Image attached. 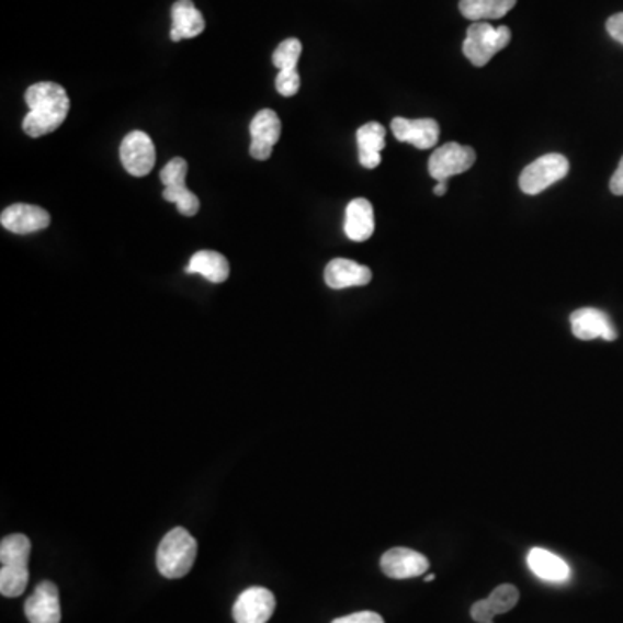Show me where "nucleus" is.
I'll use <instances>...</instances> for the list:
<instances>
[{"label": "nucleus", "mask_w": 623, "mask_h": 623, "mask_svg": "<svg viewBox=\"0 0 623 623\" xmlns=\"http://www.w3.org/2000/svg\"><path fill=\"white\" fill-rule=\"evenodd\" d=\"M29 113L23 118L26 136L37 139L58 131L70 111V98L59 83L38 82L25 92Z\"/></svg>", "instance_id": "obj_1"}, {"label": "nucleus", "mask_w": 623, "mask_h": 623, "mask_svg": "<svg viewBox=\"0 0 623 623\" xmlns=\"http://www.w3.org/2000/svg\"><path fill=\"white\" fill-rule=\"evenodd\" d=\"M196 554V539L188 530L177 526L158 545L156 566L165 578H182L193 568Z\"/></svg>", "instance_id": "obj_2"}, {"label": "nucleus", "mask_w": 623, "mask_h": 623, "mask_svg": "<svg viewBox=\"0 0 623 623\" xmlns=\"http://www.w3.org/2000/svg\"><path fill=\"white\" fill-rule=\"evenodd\" d=\"M511 42V30L508 26H497L494 29L490 23L485 21H476L467 29L466 38H464L463 53L472 65H487L490 59L500 50L506 49Z\"/></svg>", "instance_id": "obj_3"}, {"label": "nucleus", "mask_w": 623, "mask_h": 623, "mask_svg": "<svg viewBox=\"0 0 623 623\" xmlns=\"http://www.w3.org/2000/svg\"><path fill=\"white\" fill-rule=\"evenodd\" d=\"M570 172V163L559 152L544 155L532 161L520 175L521 191L530 196L541 194L545 189L562 181Z\"/></svg>", "instance_id": "obj_4"}, {"label": "nucleus", "mask_w": 623, "mask_h": 623, "mask_svg": "<svg viewBox=\"0 0 623 623\" xmlns=\"http://www.w3.org/2000/svg\"><path fill=\"white\" fill-rule=\"evenodd\" d=\"M475 161V149L457 143H449L430 156L428 170L437 182L449 181L451 177L467 172Z\"/></svg>", "instance_id": "obj_5"}, {"label": "nucleus", "mask_w": 623, "mask_h": 623, "mask_svg": "<svg viewBox=\"0 0 623 623\" xmlns=\"http://www.w3.org/2000/svg\"><path fill=\"white\" fill-rule=\"evenodd\" d=\"M120 160L131 175H148L156 163V149L151 137L146 132H131L120 146Z\"/></svg>", "instance_id": "obj_6"}, {"label": "nucleus", "mask_w": 623, "mask_h": 623, "mask_svg": "<svg viewBox=\"0 0 623 623\" xmlns=\"http://www.w3.org/2000/svg\"><path fill=\"white\" fill-rule=\"evenodd\" d=\"M275 598L265 587H250L241 592L233 608L236 623H267L274 615Z\"/></svg>", "instance_id": "obj_7"}, {"label": "nucleus", "mask_w": 623, "mask_h": 623, "mask_svg": "<svg viewBox=\"0 0 623 623\" xmlns=\"http://www.w3.org/2000/svg\"><path fill=\"white\" fill-rule=\"evenodd\" d=\"M250 155L254 160L265 161L272 156L275 143L281 137V120L272 110H262L253 116L250 125Z\"/></svg>", "instance_id": "obj_8"}, {"label": "nucleus", "mask_w": 623, "mask_h": 623, "mask_svg": "<svg viewBox=\"0 0 623 623\" xmlns=\"http://www.w3.org/2000/svg\"><path fill=\"white\" fill-rule=\"evenodd\" d=\"M430 568L424 554L418 551L407 550V547H394L386 551L382 558V570L386 577L395 580H406V578L421 577Z\"/></svg>", "instance_id": "obj_9"}, {"label": "nucleus", "mask_w": 623, "mask_h": 623, "mask_svg": "<svg viewBox=\"0 0 623 623\" xmlns=\"http://www.w3.org/2000/svg\"><path fill=\"white\" fill-rule=\"evenodd\" d=\"M0 224L9 233L25 234L38 233V230L47 229L50 226V215L41 206L25 205V203H16V205L8 206L0 215Z\"/></svg>", "instance_id": "obj_10"}, {"label": "nucleus", "mask_w": 623, "mask_h": 623, "mask_svg": "<svg viewBox=\"0 0 623 623\" xmlns=\"http://www.w3.org/2000/svg\"><path fill=\"white\" fill-rule=\"evenodd\" d=\"M571 332L575 338L584 341L603 338L607 341L616 340L619 332L615 326L611 325L610 317L598 308H578L570 317Z\"/></svg>", "instance_id": "obj_11"}, {"label": "nucleus", "mask_w": 623, "mask_h": 623, "mask_svg": "<svg viewBox=\"0 0 623 623\" xmlns=\"http://www.w3.org/2000/svg\"><path fill=\"white\" fill-rule=\"evenodd\" d=\"M25 615L30 623L61 622L58 587L49 580L38 584L33 594L26 599Z\"/></svg>", "instance_id": "obj_12"}, {"label": "nucleus", "mask_w": 623, "mask_h": 623, "mask_svg": "<svg viewBox=\"0 0 623 623\" xmlns=\"http://www.w3.org/2000/svg\"><path fill=\"white\" fill-rule=\"evenodd\" d=\"M392 132L400 143H409L418 149H431L439 143L440 127L433 118H394Z\"/></svg>", "instance_id": "obj_13"}, {"label": "nucleus", "mask_w": 623, "mask_h": 623, "mask_svg": "<svg viewBox=\"0 0 623 623\" xmlns=\"http://www.w3.org/2000/svg\"><path fill=\"white\" fill-rule=\"evenodd\" d=\"M520 601V592L511 584L496 587L487 599L476 601L472 607V619L478 623H494L497 615H505Z\"/></svg>", "instance_id": "obj_14"}, {"label": "nucleus", "mask_w": 623, "mask_h": 623, "mask_svg": "<svg viewBox=\"0 0 623 623\" xmlns=\"http://www.w3.org/2000/svg\"><path fill=\"white\" fill-rule=\"evenodd\" d=\"M373 280L370 267L361 265L353 260L335 259L328 263L325 271V281L331 290L344 287L365 286Z\"/></svg>", "instance_id": "obj_15"}, {"label": "nucleus", "mask_w": 623, "mask_h": 623, "mask_svg": "<svg viewBox=\"0 0 623 623\" xmlns=\"http://www.w3.org/2000/svg\"><path fill=\"white\" fill-rule=\"evenodd\" d=\"M205 32V18L193 0H177L172 8V30L170 38L181 42L184 38H194Z\"/></svg>", "instance_id": "obj_16"}, {"label": "nucleus", "mask_w": 623, "mask_h": 623, "mask_svg": "<svg viewBox=\"0 0 623 623\" xmlns=\"http://www.w3.org/2000/svg\"><path fill=\"white\" fill-rule=\"evenodd\" d=\"M374 233V209L367 200L358 197L347 206L344 234L352 241H367Z\"/></svg>", "instance_id": "obj_17"}, {"label": "nucleus", "mask_w": 623, "mask_h": 623, "mask_svg": "<svg viewBox=\"0 0 623 623\" xmlns=\"http://www.w3.org/2000/svg\"><path fill=\"white\" fill-rule=\"evenodd\" d=\"M386 131L382 124L370 122L358 131L359 161L364 169H376L382 163V151L385 148Z\"/></svg>", "instance_id": "obj_18"}, {"label": "nucleus", "mask_w": 623, "mask_h": 623, "mask_svg": "<svg viewBox=\"0 0 623 623\" xmlns=\"http://www.w3.org/2000/svg\"><path fill=\"white\" fill-rule=\"evenodd\" d=\"M188 274L203 275L209 283H224L229 280L230 267L224 254L217 251L202 250L194 253L185 267Z\"/></svg>", "instance_id": "obj_19"}, {"label": "nucleus", "mask_w": 623, "mask_h": 623, "mask_svg": "<svg viewBox=\"0 0 623 623\" xmlns=\"http://www.w3.org/2000/svg\"><path fill=\"white\" fill-rule=\"evenodd\" d=\"M526 562L530 570L545 582H565L566 578L570 577L568 565L556 554L541 547H533Z\"/></svg>", "instance_id": "obj_20"}, {"label": "nucleus", "mask_w": 623, "mask_h": 623, "mask_svg": "<svg viewBox=\"0 0 623 623\" xmlns=\"http://www.w3.org/2000/svg\"><path fill=\"white\" fill-rule=\"evenodd\" d=\"M517 5V0H461L460 11L466 20H500Z\"/></svg>", "instance_id": "obj_21"}, {"label": "nucleus", "mask_w": 623, "mask_h": 623, "mask_svg": "<svg viewBox=\"0 0 623 623\" xmlns=\"http://www.w3.org/2000/svg\"><path fill=\"white\" fill-rule=\"evenodd\" d=\"M32 542L23 533H13L0 542L2 565H29Z\"/></svg>", "instance_id": "obj_22"}, {"label": "nucleus", "mask_w": 623, "mask_h": 623, "mask_svg": "<svg viewBox=\"0 0 623 623\" xmlns=\"http://www.w3.org/2000/svg\"><path fill=\"white\" fill-rule=\"evenodd\" d=\"M29 565H2L0 570V592L5 598H18L29 586Z\"/></svg>", "instance_id": "obj_23"}, {"label": "nucleus", "mask_w": 623, "mask_h": 623, "mask_svg": "<svg viewBox=\"0 0 623 623\" xmlns=\"http://www.w3.org/2000/svg\"><path fill=\"white\" fill-rule=\"evenodd\" d=\"M299 56H302V42L298 38H286L272 54V63L280 71H296Z\"/></svg>", "instance_id": "obj_24"}, {"label": "nucleus", "mask_w": 623, "mask_h": 623, "mask_svg": "<svg viewBox=\"0 0 623 623\" xmlns=\"http://www.w3.org/2000/svg\"><path fill=\"white\" fill-rule=\"evenodd\" d=\"M163 197L167 202L175 203L177 209L185 217H194L197 214V209H200V200L185 185L165 188Z\"/></svg>", "instance_id": "obj_25"}, {"label": "nucleus", "mask_w": 623, "mask_h": 623, "mask_svg": "<svg viewBox=\"0 0 623 623\" xmlns=\"http://www.w3.org/2000/svg\"><path fill=\"white\" fill-rule=\"evenodd\" d=\"M188 161L184 158H173L169 163L165 165L161 170L160 181L165 188H172V185H185L188 179Z\"/></svg>", "instance_id": "obj_26"}, {"label": "nucleus", "mask_w": 623, "mask_h": 623, "mask_svg": "<svg viewBox=\"0 0 623 623\" xmlns=\"http://www.w3.org/2000/svg\"><path fill=\"white\" fill-rule=\"evenodd\" d=\"M302 80L298 71H280L275 77V91L284 98H293L299 91Z\"/></svg>", "instance_id": "obj_27"}, {"label": "nucleus", "mask_w": 623, "mask_h": 623, "mask_svg": "<svg viewBox=\"0 0 623 623\" xmlns=\"http://www.w3.org/2000/svg\"><path fill=\"white\" fill-rule=\"evenodd\" d=\"M332 623H385V620L374 611H359V613H352L349 616H341Z\"/></svg>", "instance_id": "obj_28"}, {"label": "nucleus", "mask_w": 623, "mask_h": 623, "mask_svg": "<svg viewBox=\"0 0 623 623\" xmlns=\"http://www.w3.org/2000/svg\"><path fill=\"white\" fill-rule=\"evenodd\" d=\"M607 30L613 41L620 42L623 46V13L613 14L607 21Z\"/></svg>", "instance_id": "obj_29"}, {"label": "nucleus", "mask_w": 623, "mask_h": 623, "mask_svg": "<svg viewBox=\"0 0 623 623\" xmlns=\"http://www.w3.org/2000/svg\"><path fill=\"white\" fill-rule=\"evenodd\" d=\"M610 191L615 196H623V158L616 167L615 173L611 175Z\"/></svg>", "instance_id": "obj_30"}, {"label": "nucleus", "mask_w": 623, "mask_h": 623, "mask_svg": "<svg viewBox=\"0 0 623 623\" xmlns=\"http://www.w3.org/2000/svg\"><path fill=\"white\" fill-rule=\"evenodd\" d=\"M433 193H435V196H443V194L448 193V181L439 182L435 189H433Z\"/></svg>", "instance_id": "obj_31"}, {"label": "nucleus", "mask_w": 623, "mask_h": 623, "mask_svg": "<svg viewBox=\"0 0 623 623\" xmlns=\"http://www.w3.org/2000/svg\"><path fill=\"white\" fill-rule=\"evenodd\" d=\"M435 580V575H427V582H433Z\"/></svg>", "instance_id": "obj_32"}]
</instances>
